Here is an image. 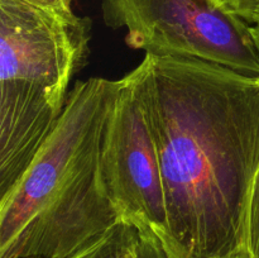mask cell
I'll return each mask as SVG.
<instances>
[{"instance_id": "obj_5", "label": "cell", "mask_w": 259, "mask_h": 258, "mask_svg": "<svg viewBox=\"0 0 259 258\" xmlns=\"http://www.w3.org/2000/svg\"><path fill=\"white\" fill-rule=\"evenodd\" d=\"M103 172L121 218L137 228H149L164 244L168 218L163 180L133 71L120 78V90L106 124Z\"/></svg>"}, {"instance_id": "obj_9", "label": "cell", "mask_w": 259, "mask_h": 258, "mask_svg": "<svg viewBox=\"0 0 259 258\" xmlns=\"http://www.w3.org/2000/svg\"><path fill=\"white\" fill-rule=\"evenodd\" d=\"M23 2L48 14L55 15L58 19L70 23V24H76L81 20V18L73 13L72 5H71L72 0H23Z\"/></svg>"}, {"instance_id": "obj_4", "label": "cell", "mask_w": 259, "mask_h": 258, "mask_svg": "<svg viewBox=\"0 0 259 258\" xmlns=\"http://www.w3.org/2000/svg\"><path fill=\"white\" fill-rule=\"evenodd\" d=\"M108 27L146 55L197 58L259 77L252 24L215 0H101Z\"/></svg>"}, {"instance_id": "obj_2", "label": "cell", "mask_w": 259, "mask_h": 258, "mask_svg": "<svg viewBox=\"0 0 259 258\" xmlns=\"http://www.w3.org/2000/svg\"><path fill=\"white\" fill-rule=\"evenodd\" d=\"M119 90L120 80L76 81L52 133L0 196V258H71L123 219L103 172Z\"/></svg>"}, {"instance_id": "obj_7", "label": "cell", "mask_w": 259, "mask_h": 258, "mask_svg": "<svg viewBox=\"0 0 259 258\" xmlns=\"http://www.w3.org/2000/svg\"><path fill=\"white\" fill-rule=\"evenodd\" d=\"M247 250L252 258H259V164L250 192Z\"/></svg>"}, {"instance_id": "obj_3", "label": "cell", "mask_w": 259, "mask_h": 258, "mask_svg": "<svg viewBox=\"0 0 259 258\" xmlns=\"http://www.w3.org/2000/svg\"><path fill=\"white\" fill-rule=\"evenodd\" d=\"M90 38L89 18L70 24L23 0H0V196L60 120Z\"/></svg>"}, {"instance_id": "obj_10", "label": "cell", "mask_w": 259, "mask_h": 258, "mask_svg": "<svg viewBox=\"0 0 259 258\" xmlns=\"http://www.w3.org/2000/svg\"><path fill=\"white\" fill-rule=\"evenodd\" d=\"M228 12L238 15L249 24L259 20V0H215Z\"/></svg>"}, {"instance_id": "obj_12", "label": "cell", "mask_w": 259, "mask_h": 258, "mask_svg": "<svg viewBox=\"0 0 259 258\" xmlns=\"http://www.w3.org/2000/svg\"><path fill=\"white\" fill-rule=\"evenodd\" d=\"M227 258H252V257H250V254L248 253V250H244V252H240L238 253V254L230 255V257H227Z\"/></svg>"}, {"instance_id": "obj_8", "label": "cell", "mask_w": 259, "mask_h": 258, "mask_svg": "<svg viewBox=\"0 0 259 258\" xmlns=\"http://www.w3.org/2000/svg\"><path fill=\"white\" fill-rule=\"evenodd\" d=\"M137 258H169L159 238L149 228H138Z\"/></svg>"}, {"instance_id": "obj_11", "label": "cell", "mask_w": 259, "mask_h": 258, "mask_svg": "<svg viewBox=\"0 0 259 258\" xmlns=\"http://www.w3.org/2000/svg\"><path fill=\"white\" fill-rule=\"evenodd\" d=\"M252 28H253V34H254L255 42H257L259 47V20L257 23H254V24H252Z\"/></svg>"}, {"instance_id": "obj_6", "label": "cell", "mask_w": 259, "mask_h": 258, "mask_svg": "<svg viewBox=\"0 0 259 258\" xmlns=\"http://www.w3.org/2000/svg\"><path fill=\"white\" fill-rule=\"evenodd\" d=\"M138 228L121 219L96 242L71 258H137Z\"/></svg>"}, {"instance_id": "obj_1", "label": "cell", "mask_w": 259, "mask_h": 258, "mask_svg": "<svg viewBox=\"0 0 259 258\" xmlns=\"http://www.w3.org/2000/svg\"><path fill=\"white\" fill-rule=\"evenodd\" d=\"M133 72L161 166L167 254L227 258L247 250L259 164V77L154 55Z\"/></svg>"}]
</instances>
